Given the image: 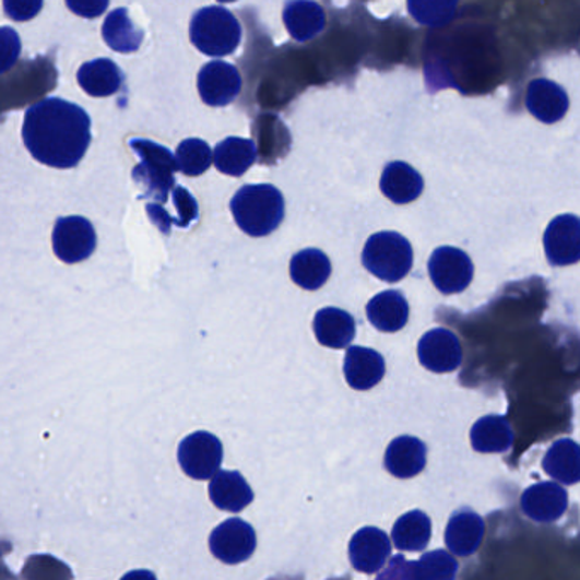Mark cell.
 <instances>
[{"mask_svg":"<svg viewBox=\"0 0 580 580\" xmlns=\"http://www.w3.org/2000/svg\"><path fill=\"white\" fill-rule=\"evenodd\" d=\"M362 259L366 270L378 280L396 283L411 273L414 252L404 235L378 232L369 237Z\"/></svg>","mask_w":580,"mask_h":580,"instance_id":"obj_5","label":"cell"},{"mask_svg":"<svg viewBox=\"0 0 580 580\" xmlns=\"http://www.w3.org/2000/svg\"><path fill=\"white\" fill-rule=\"evenodd\" d=\"M417 354L421 365L435 374H450L460 368L463 362L460 341L448 329H433L424 334Z\"/></svg>","mask_w":580,"mask_h":580,"instance_id":"obj_12","label":"cell"},{"mask_svg":"<svg viewBox=\"0 0 580 580\" xmlns=\"http://www.w3.org/2000/svg\"><path fill=\"white\" fill-rule=\"evenodd\" d=\"M430 519L423 511H411L396 519L392 540L400 552H423L430 542Z\"/></svg>","mask_w":580,"mask_h":580,"instance_id":"obj_30","label":"cell"},{"mask_svg":"<svg viewBox=\"0 0 580 580\" xmlns=\"http://www.w3.org/2000/svg\"><path fill=\"white\" fill-rule=\"evenodd\" d=\"M121 580H157V577L151 570H133V572H128Z\"/></svg>","mask_w":580,"mask_h":580,"instance_id":"obj_39","label":"cell"},{"mask_svg":"<svg viewBox=\"0 0 580 580\" xmlns=\"http://www.w3.org/2000/svg\"><path fill=\"white\" fill-rule=\"evenodd\" d=\"M470 439L478 453H506L514 441V433L504 415H485L472 427Z\"/></svg>","mask_w":580,"mask_h":580,"instance_id":"obj_26","label":"cell"},{"mask_svg":"<svg viewBox=\"0 0 580 580\" xmlns=\"http://www.w3.org/2000/svg\"><path fill=\"white\" fill-rule=\"evenodd\" d=\"M191 42L208 57H227L239 48L242 27L237 17L222 5L203 8L192 16Z\"/></svg>","mask_w":580,"mask_h":580,"instance_id":"obj_3","label":"cell"},{"mask_svg":"<svg viewBox=\"0 0 580 580\" xmlns=\"http://www.w3.org/2000/svg\"><path fill=\"white\" fill-rule=\"evenodd\" d=\"M43 2L39 0H23V2H4V11L11 20L27 21L42 11Z\"/></svg>","mask_w":580,"mask_h":580,"instance_id":"obj_37","label":"cell"},{"mask_svg":"<svg viewBox=\"0 0 580 580\" xmlns=\"http://www.w3.org/2000/svg\"><path fill=\"white\" fill-rule=\"evenodd\" d=\"M427 450L421 439L400 436L393 439L384 453V469L396 478H412L426 466Z\"/></svg>","mask_w":580,"mask_h":580,"instance_id":"obj_18","label":"cell"},{"mask_svg":"<svg viewBox=\"0 0 580 580\" xmlns=\"http://www.w3.org/2000/svg\"><path fill=\"white\" fill-rule=\"evenodd\" d=\"M344 377L351 389H374L384 377L383 356L369 347H350L344 359Z\"/></svg>","mask_w":580,"mask_h":580,"instance_id":"obj_17","label":"cell"},{"mask_svg":"<svg viewBox=\"0 0 580 580\" xmlns=\"http://www.w3.org/2000/svg\"><path fill=\"white\" fill-rule=\"evenodd\" d=\"M569 508V494L560 484L540 482L521 496V509L534 523H554Z\"/></svg>","mask_w":580,"mask_h":580,"instance_id":"obj_13","label":"cell"},{"mask_svg":"<svg viewBox=\"0 0 580 580\" xmlns=\"http://www.w3.org/2000/svg\"><path fill=\"white\" fill-rule=\"evenodd\" d=\"M258 158V149L252 140L228 137L216 145V169L227 176L239 177L246 174Z\"/></svg>","mask_w":580,"mask_h":580,"instance_id":"obj_28","label":"cell"},{"mask_svg":"<svg viewBox=\"0 0 580 580\" xmlns=\"http://www.w3.org/2000/svg\"><path fill=\"white\" fill-rule=\"evenodd\" d=\"M97 235L84 216H62L55 223L54 250L60 261L78 264L93 256Z\"/></svg>","mask_w":580,"mask_h":580,"instance_id":"obj_7","label":"cell"},{"mask_svg":"<svg viewBox=\"0 0 580 580\" xmlns=\"http://www.w3.org/2000/svg\"><path fill=\"white\" fill-rule=\"evenodd\" d=\"M429 276L442 295L465 292L473 280V262L457 247H439L429 259Z\"/></svg>","mask_w":580,"mask_h":580,"instance_id":"obj_8","label":"cell"},{"mask_svg":"<svg viewBox=\"0 0 580 580\" xmlns=\"http://www.w3.org/2000/svg\"><path fill=\"white\" fill-rule=\"evenodd\" d=\"M458 573V561L450 552L435 549L424 554L415 561L417 580H454Z\"/></svg>","mask_w":580,"mask_h":580,"instance_id":"obj_33","label":"cell"},{"mask_svg":"<svg viewBox=\"0 0 580 580\" xmlns=\"http://www.w3.org/2000/svg\"><path fill=\"white\" fill-rule=\"evenodd\" d=\"M569 96L557 82L534 79L528 87L526 108L542 123H557L569 111Z\"/></svg>","mask_w":580,"mask_h":580,"instance_id":"obj_15","label":"cell"},{"mask_svg":"<svg viewBox=\"0 0 580 580\" xmlns=\"http://www.w3.org/2000/svg\"><path fill=\"white\" fill-rule=\"evenodd\" d=\"M242 91V75L232 63L215 60L198 73V93L208 106H227Z\"/></svg>","mask_w":580,"mask_h":580,"instance_id":"obj_10","label":"cell"},{"mask_svg":"<svg viewBox=\"0 0 580 580\" xmlns=\"http://www.w3.org/2000/svg\"><path fill=\"white\" fill-rule=\"evenodd\" d=\"M232 213L240 230L250 237L273 234L285 218V198L271 185H249L232 198Z\"/></svg>","mask_w":580,"mask_h":580,"instance_id":"obj_2","label":"cell"},{"mask_svg":"<svg viewBox=\"0 0 580 580\" xmlns=\"http://www.w3.org/2000/svg\"><path fill=\"white\" fill-rule=\"evenodd\" d=\"M67 8L70 9V11L75 12L78 16L87 17V20H93V17L100 16L106 9H108V2L106 0H103V2H88V0H84V2H73V0H67Z\"/></svg>","mask_w":580,"mask_h":580,"instance_id":"obj_38","label":"cell"},{"mask_svg":"<svg viewBox=\"0 0 580 580\" xmlns=\"http://www.w3.org/2000/svg\"><path fill=\"white\" fill-rule=\"evenodd\" d=\"M286 29L295 42H310L317 38L325 27V11L317 2L295 0L288 2L283 11Z\"/></svg>","mask_w":580,"mask_h":580,"instance_id":"obj_23","label":"cell"},{"mask_svg":"<svg viewBox=\"0 0 580 580\" xmlns=\"http://www.w3.org/2000/svg\"><path fill=\"white\" fill-rule=\"evenodd\" d=\"M381 192L395 204H407L423 194L424 179L405 162H390L381 174Z\"/></svg>","mask_w":580,"mask_h":580,"instance_id":"obj_19","label":"cell"},{"mask_svg":"<svg viewBox=\"0 0 580 580\" xmlns=\"http://www.w3.org/2000/svg\"><path fill=\"white\" fill-rule=\"evenodd\" d=\"M21 580H73V573L66 561L54 555L39 554L26 558Z\"/></svg>","mask_w":580,"mask_h":580,"instance_id":"obj_32","label":"cell"},{"mask_svg":"<svg viewBox=\"0 0 580 580\" xmlns=\"http://www.w3.org/2000/svg\"><path fill=\"white\" fill-rule=\"evenodd\" d=\"M130 146L142 158V164L133 170V179L145 189V197L151 198L149 203H166L170 189L176 188L177 158L169 149L151 140L133 139Z\"/></svg>","mask_w":580,"mask_h":580,"instance_id":"obj_4","label":"cell"},{"mask_svg":"<svg viewBox=\"0 0 580 580\" xmlns=\"http://www.w3.org/2000/svg\"><path fill=\"white\" fill-rule=\"evenodd\" d=\"M390 554H392V543L387 533L378 528H363L351 538L350 560L358 572H380Z\"/></svg>","mask_w":580,"mask_h":580,"instance_id":"obj_14","label":"cell"},{"mask_svg":"<svg viewBox=\"0 0 580 580\" xmlns=\"http://www.w3.org/2000/svg\"><path fill=\"white\" fill-rule=\"evenodd\" d=\"M377 580H417L415 561L407 560L402 555H396L390 560L389 567L383 572H380Z\"/></svg>","mask_w":580,"mask_h":580,"instance_id":"obj_36","label":"cell"},{"mask_svg":"<svg viewBox=\"0 0 580 580\" xmlns=\"http://www.w3.org/2000/svg\"><path fill=\"white\" fill-rule=\"evenodd\" d=\"M78 82L88 96L108 97L120 91L123 73L113 60L96 58L79 69Z\"/></svg>","mask_w":580,"mask_h":580,"instance_id":"obj_24","label":"cell"},{"mask_svg":"<svg viewBox=\"0 0 580 580\" xmlns=\"http://www.w3.org/2000/svg\"><path fill=\"white\" fill-rule=\"evenodd\" d=\"M0 38H2V66H0V70H2V73H8L11 67L17 62V57H20L21 39L17 33L8 26L2 27Z\"/></svg>","mask_w":580,"mask_h":580,"instance_id":"obj_35","label":"cell"},{"mask_svg":"<svg viewBox=\"0 0 580 580\" xmlns=\"http://www.w3.org/2000/svg\"><path fill=\"white\" fill-rule=\"evenodd\" d=\"M543 470L560 484H579L580 446L569 438L558 439L546 451L543 458Z\"/></svg>","mask_w":580,"mask_h":580,"instance_id":"obj_25","label":"cell"},{"mask_svg":"<svg viewBox=\"0 0 580 580\" xmlns=\"http://www.w3.org/2000/svg\"><path fill=\"white\" fill-rule=\"evenodd\" d=\"M313 332L322 346L342 350V347L350 346L356 335V322L346 310L327 307L317 311L316 319H313Z\"/></svg>","mask_w":580,"mask_h":580,"instance_id":"obj_20","label":"cell"},{"mask_svg":"<svg viewBox=\"0 0 580 580\" xmlns=\"http://www.w3.org/2000/svg\"><path fill=\"white\" fill-rule=\"evenodd\" d=\"M258 546L255 528L244 519L232 518L223 521L210 536V549L220 561L227 565L249 560Z\"/></svg>","mask_w":580,"mask_h":580,"instance_id":"obj_9","label":"cell"},{"mask_svg":"<svg viewBox=\"0 0 580 580\" xmlns=\"http://www.w3.org/2000/svg\"><path fill=\"white\" fill-rule=\"evenodd\" d=\"M366 316L378 331L399 332L407 325L409 304L402 293L389 289L369 300Z\"/></svg>","mask_w":580,"mask_h":580,"instance_id":"obj_22","label":"cell"},{"mask_svg":"<svg viewBox=\"0 0 580 580\" xmlns=\"http://www.w3.org/2000/svg\"><path fill=\"white\" fill-rule=\"evenodd\" d=\"M484 519L472 509H461L451 516L446 528V546L458 557H470L481 548L484 542Z\"/></svg>","mask_w":580,"mask_h":580,"instance_id":"obj_16","label":"cell"},{"mask_svg":"<svg viewBox=\"0 0 580 580\" xmlns=\"http://www.w3.org/2000/svg\"><path fill=\"white\" fill-rule=\"evenodd\" d=\"M331 273V259L319 249L300 250L298 255L293 256L292 264H289L293 283L308 292L325 285Z\"/></svg>","mask_w":580,"mask_h":580,"instance_id":"obj_27","label":"cell"},{"mask_svg":"<svg viewBox=\"0 0 580 580\" xmlns=\"http://www.w3.org/2000/svg\"><path fill=\"white\" fill-rule=\"evenodd\" d=\"M173 200L174 206H176L177 210V227H189L191 222H194V220L198 218V213H200L197 200H194L191 192H189L188 189L182 188V186H176V188L173 189Z\"/></svg>","mask_w":580,"mask_h":580,"instance_id":"obj_34","label":"cell"},{"mask_svg":"<svg viewBox=\"0 0 580 580\" xmlns=\"http://www.w3.org/2000/svg\"><path fill=\"white\" fill-rule=\"evenodd\" d=\"M177 460L188 477L194 481H208L215 477L222 466V441L206 430L192 433L179 445Z\"/></svg>","mask_w":580,"mask_h":580,"instance_id":"obj_6","label":"cell"},{"mask_svg":"<svg viewBox=\"0 0 580 580\" xmlns=\"http://www.w3.org/2000/svg\"><path fill=\"white\" fill-rule=\"evenodd\" d=\"M208 493L216 508L227 512L244 511L255 500L252 488L239 472L216 473Z\"/></svg>","mask_w":580,"mask_h":580,"instance_id":"obj_21","label":"cell"},{"mask_svg":"<svg viewBox=\"0 0 580 580\" xmlns=\"http://www.w3.org/2000/svg\"><path fill=\"white\" fill-rule=\"evenodd\" d=\"M23 140L36 161L55 169H70L91 145V118L78 104L48 97L26 109Z\"/></svg>","mask_w":580,"mask_h":580,"instance_id":"obj_1","label":"cell"},{"mask_svg":"<svg viewBox=\"0 0 580 580\" xmlns=\"http://www.w3.org/2000/svg\"><path fill=\"white\" fill-rule=\"evenodd\" d=\"M177 166L186 176L197 177L206 173L215 162V152L200 139H189L177 149Z\"/></svg>","mask_w":580,"mask_h":580,"instance_id":"obj_31","label":"cell"},{"mask_svg":"<svg viewBox=\"0 0 580 580\" xmlns=\"http://www.w3.org/2000/svg\"><path fill=\"white\" fill-rule=\"evenodd\" d=\"M103 38L113 50L131 54L142 47L143 32L130 20L127 9L120 8L104 20Z\"/></svg>","mask_w":580,"mask_h":580,"instance_id":"obj_29","label":"cell"},{"mask_svg":"<svg viewBox=\"0 0 580 580\" xmlns=\"http://www.w3.org/2000/svg\"><path fill=\"white\" fill-rule=\"evenodd\" d=\"M545 255L552 265H570L580 261V218L560 215L548 223L543 237Z\"/></svg>","mask_w":580,"mask_h":580,"instance_id":"obj_11","label":"cell"}]
</instances>
